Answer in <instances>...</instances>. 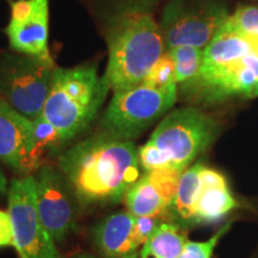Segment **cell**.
Returning a JSON list of instances; mask_svg holds the SVG:
<instances>
[{"label": "cell", "mask_w": 258, "mask_h": 258, "mask_svg": "<svg viewBox=\"0 0 258 258\" xmlns=\"http://www.w3.org/2000/svg\"><path fill=\"white\" fill-rule=\"evenodd\" d=\"M132 140L101 133L74 145L59 158V170L82 206L117 205L140 177Z\"/></svg>", "instance_id": "obj_1"}, {"label": "cell", "mask_w": 258, "mask_h": 258, "mask_svg": "<svg viewBox=\"0 0 258 258\" xmlns=\"http://www.w3.org/2000/svg\"><path fill=\"white\" fill-rule=\"evenodd\" d=\"M109 60L104 79L114 92L143 83L163 55L165 42L154 18L143 10L125 11L108 35Z\"/></svg>", "instance_id": "obj_2"}, {"label": "cell", "mask_w": 258, "mask_h": 258, "mask_svg": "<svg viewBox=\"0 0 258 258\" xmlns=\"http://www.w3.org/2000/svg\"><path fill=\"white\" fill-rule=\"evenodd\" d=\"M109 90L96 66L56 69L41 115L66 143L95 120Z\"/></svg>", "instance_id": "obj_3"}, {"label": "cell", "mask_w": 258, "mask_h": 258, "mask_svg": "<svg viewBox=\"0 0 258 258\" xmlns=\"http://www.w3.org/2000/svg\"><path fill=\"white\" fill-rule=\"evenodd\" d=\"M219 124L196 108H182L170 112L154 129L147 143L164 157L167 169L185 171L215 140Z\"/></svg>", "instance_id": "obj_4"}, {"label": "cell", "mask_w": 258, "mask_h": 258, "mask_svg": "<svg viewBox=\"0 0 258 258\" xmlns=\"http://www.w3.org/2000/svg\"><path fill=\"white\" fill-rule=\"evenodd\" d=\"M176 101V84L154 88L141 83L134 88L114 92L102 117V133L132 140L170 110Z\"/></svg>", "instance_id": "obj_5"}, {"label": "cell", "mask_w": 258, "mask_h": 258, "mask_svg": "<svg viewBox=\"0 0 258 258\" xmlns=\"http://www.w3.org/2000/svg\"><path fill=\"white\" fill-rule=\"evenodd\" d=\"M56 69L51 56L0 54V93L19 114L36 120L43 110Z\"/></svg>", "instance_id": "obj_6"}, {"label": "cell", "mask_w": 258, "mask_h": 258, "mask_svg": "<svg viewBox=\"0 0 258 258\" xmlns=\"http://www.w3.org/2000/svg\"><path fill=\"white\" fill-rule=\"evenodd\" d=\"M228 17L227 9L218 2L188 3L172 0L163 12L160 29L165 47H207Z\"/></svg>", "instance_id": "obj_7"}, {"label": "cell", "mask_w": 258, "mask_h": 258, "mask_svg": "<svg viewBox=\"0 0 258 258\" xmlns=\"http://www.w3.org/2000/svg\"><path fill=\"white\" fill-rule=\"evenodd\" d=\"M14 247L19 258H61L38 217L35 176L16 178L8 191Z\"/></svg>", "instance_id": "obj_8"}, {"label": "cell", "mask_w": 258, "mask_h": 258, "mask_svg": "<svg viewBox=\"0 0 258 258\" xmlns=\"http://www.w3.org/2000/svg\"><path fill=\"white\" fill-rule=\"evenodd\" d=\"M40 220L55 243L66 239L76 230L77 201L60 170L41 166L35 177Z\"/></svg>", "instance_id": "obj_9"}, {"label": "cell", "mask_w": 258, "mask_h": 258, "mask_svg": "<svg viewBox=\"0 0 258 258\" xmlns=\"http://www.w3.org/2000/svg\"><path fill=\"white\" fill-rule=\"evenodd\" d=\"M43 151L35 137L34 122L0 99V160L22 175L42 166Z\"/></svg>", "instance_id": "obj_10"}, {"label": "cell", "mask_w": 258, "mask_h": 258, "mask_svg": "<svg viewBox=\"0 0 258 258\" xmlns=\"http://www.w3.org/2000/svg\"><path fill=\"white\" fill-rule=\"evenodd\" d=\"M183 172L175 169H163L147 171L141 175L125 194L128 212L135 218L169 213Z\"/></svg>", "instance_id": "obj_11"}, {"label": "cell", "mask_w": 258, "mask_h": 258, "mask_svg": "<svg viewBox=\"0 0 258 258\" xmlns=\"http://www.w3.org/2000/svg\"><path fill=\"white\" fill-rule=\"evenodd\" d=\"M49 0H35L27 17L10 21L6 28L10 46L16 51L36 57H50L48 49Z\"/></svg>", "instance_id": "obj_12"}, {"label": "cell", "mask_w": 258, "mask_h": 258, "mask_svg": "<svg viewBox=\"0 0 258 258\" xmlns=\"http://www.w3.org/2000/svg\"><path fill=\"white\" fill-rule=\"evenodd\" d=\"M135 218L129 212L109 215L93 228V243L108 258H120L134 252L133 232Z\"/></svg>", "instance_id": "obj_13"}, {"label": "cell", "mask_w": 258, "mask_h": 258, "mask_svg": "<svg viewBox=\"0 0 258 258\" xmlns=\"http://www.w3.org/2000/svg\"><path fill=\"white\" fill-rule=\"evenodd\" d=\"M202 164L189 166L179 178L176 198L170 208L171 219L180 224H194L196 205L202 190L200 172Z\"/></svg>", "instance_id": "obj_14"}, {"label": "cell", "mask_w": 258, "mask_h": 258, "mask_svg": "<svg viewBox=\"0 0 258 258\" xmlns=\"http://www.w3.org/2000/svg\"><path fill=\"white\" fill-rule=\"evenodd\" d=\"M188 241L186 232L173 221H163L143 245L140 258H178Z\"/></svg>", "instance_id": "obj_15"}, {"label": "cell", "mask_w": 258, "mask_h": 258, "mask_svg": "<svg viewBox=\"0 0 258 258\" xmlns=\"http://www.w3.org/2000/svg\"><path fill=\"white\" fill-rule=\"evenodd\" d=\"M238 207L227 186H202L196 205L194 224H211L221 220L226 214Z\"/></svg>", "instance_id": "obj_16"}, {"label": "cell", "mask_w": 258, "mask_h": 258, "mask_svg": "<svg viewBox=\"0 0 258 258\" xmlns=\"http://www.w3.org/2000/svg\"><path fill=\"white\" fill-rule=\"evenodd\" d=\"M175 63L176 83L189 84L200 76L203 62V50L201 48L179 46L169 50Z\"/></svg>", "instance_id": "obj_17"}, {"label": "cell", "mask_w": 258, "mask_h": 258, "mask_svg": "<svg viewBox=\"0 0 258 258\" xmlns=\"http://www.w3.org/2000/svg\"><path fill=\"white\" fill-rule=\"evenodd\" d=\"M235 31L246 37L252 46L258 42V6L241 5L227 19Z\"/></svg>", "instance_id": "obj_18"}, {"label": "cell", "mask_w": 258, "mask_h": 258, "mask_svg": "<svg viewBox=\"0 0 258 258\" xmlns=\"http://www.w3.org/2000/svg\"><path fill=\"white\" fill-rule=\"evenodd\" d=\"M143 84L154 86V88H166V86L177 84L175 77V63H173L169 51L159 57V60L152 67L146 78L143 80Z\"/></svg>", "instance_id": "obj_19"}, {"label": "cell", "mask_w": 258, "mask_h": 258, "mask_svg": "<svg viewBox=\"0 0 258 258\" xmlns=\"http://www.w3.org/2000/svg\"><path fill=\"white\" fill-rule=\"evenodd\" d=\"M231 224H226L217 233L206 241H186L182 253L178 258H212L214 249L217 247L219 240L226 232L230 230Z\"/></svg>", "instance_id": "obj_20"}, {"label": "cell", "mask_w": 258, "mask_h": 258, "mask_svg": "<svg viewBox=\"0 0 258 258\" xmlns=\"http://www.w3.org/2000/svg\"><path fill=\"white\" fill-rule=\"evenodd\" d=\"M167 219H171L170 212L166 213V214L153 215V217H140L135 219L133 232V245L135 250H138L139 246H143L154 230L158 227V225L160 222L166 221Z\"/></svg>", "instance_id": "obj_21"}, {"label": "cell", "mask_w": 258, "mask_h": 258, "mask_svg": "<svg viewBox=\"0 0 258 258\" xmlns=\"http://www.w3.org/2000/svg\"><path fill=\"white\" fill-rule=\"evenodd\" d=\"M32 122H34L36 141L43 152L46 150H54L57 145L62 144L56 129L54 128L43 116H38L36 120H34Z\"/></svg>", "instance_id": "obj_22"}, {"label": "cell", "mask_w": 258, "mask_h": 258, "mask_svg": "<svg viewBox=\"0 0 258 258\" xmlns=\"http://www.w3.org/2000/svg\"><path fill=\"white\" fill-rule=\"evenodd\" d=\"M14 246V231L9 212L0 211V247Z\"/></svg>", "instance_id": "obj_23"}, {"label": "cell", "mask_w": 258, "mask_h": 258, "mask_svg": "<svg viewBox=\"0 0 258 258\" xmlns=\"http://www.w3.org/2000/svg\"><path fill=\"white\" fill-rule=\"evenodd\" d=\"M243 63L252 71L258 79V51H251L249 55L244 57Z\"/></svg>", "instance_id": "obj_24"}, {"label": "cell", "mask_w": 258, "mask_h": 258, "mask_svg": "<svg viewBox=\"0 0 258 258\" xmlns=\"http://www.w3.org/2000/svg\"><path fill=\"white\" fill-rule=\"evenodd\" d=\"M129 4H131V9H128L127 11H133V10H143L144 6L150 4L152 0H128Z\"/></svg>", "instance_id": "obj_25"}, {"label": "cell", "mask_w": 258, "mask_h": 258, "mask_svg": "<svg viewBox=\"0 0 258 258\" xmlns=\"http://www.w3.org/2000/svg\"><path fill=\"white\" fill-rule=\"evenodd\" d=\"M9 189H8V180H6V177L4 173H3L2 169H0V196L5 195L8 194Z\"/></svg>", "instance_id": "obj_26"}, {"label": "cell", "mask_w": 258, "mask_h": 258, "mask_svg": "<svg viewBox=\"0 0 258 258\" xmlns=\"http://www.w3.org/2000/svg\"><path fill=\"white\" fill-rule=\"evenodd\" d=\"M120 258H140V253H139L138 251H134V252L127 253V254H124V256H122Z\"/></svg>", "instance_id": "obj_27"}, {"label": "cell", "mask_w": 258, "mask_h": 258, "mask_svg": "<svg viewBox=\"0 0 258 258\" xmlns=\"http://www.w3.org/2000/svg\"><path fill=\"white\" fill-rule=\"evenodd\" d=\"M72 258H93V257L89 253H78L76 254V256H73Z\"/></svg>", "instance_id": "obj_28"}, {"label": "cell", "mask_w": 258, "mask_h": 258, "mask_svg": "<svg viewBox=\"0 0 258 258\" xmlns=\"http://www.w3.org/2000/svg\"><path fill=\"white\" fill-rule=\"evenodd\" d=\"M250 97H258V83L256 84V86H254L252 92H251Z\"/></svg>", "instance_id": "obj_29"}, {"label": "cell", "mask_w": 258, "mask_h": 258, "mask_svg": "<svg viewBox=\"0 0 258 258\" xmlns=\"http://www.w3.org/2000/svg\"><path fill=\"white\" fill-rule=\"evenodd\" d=\"M252 51H258V42H257V43L253 44V50Z\"/></svg>", "instance_id": "obj_30"}]
</instances>
